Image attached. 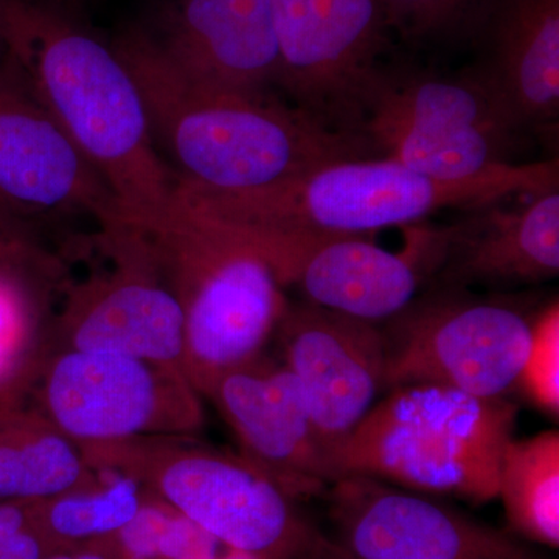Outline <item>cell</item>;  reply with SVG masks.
<instances>
[{"label": "cell", "mask_w": 559, "mask_h": 559, "mask_svg": "<svg viewBox=\"0 0 559 559\" xmlns=\"http://www.w3.org/2000/svg\"><path fill=\"white\" fill-rule=\"evenodd\" d=\"M138 84L156 148L180 187L212 193L270 189L334 162L380 157L364 132L340 130L270 91L191 79L145 31L114 43Z\"/></svg>", "instance_id": "obj_1"}, {"label": "cell", "mask_w": 559, "mask_h": 559, "mask_svg": "<svg viewBox=\"0 0 559 559\" xmlns=\"http://www.w3.org/2000/svg\"><path fill=\"white\" fill-rule=\"evenodd\" d=\"M0 36L25 86L105 180L128 224L150 229L170 218L178 179L116 49L33 0H0Z\"/></svg>", "instance_id": "obj_2"}, {"label": "cell", "mask_w": 559, "mask_h": 559, "mask_svg": "<svg viewBox=\"0 0 559 559\" xmlns=\"http://www.w3.org/2000/svg\"><path fill=\"white\" fill-rule=\"evenodd\" d=\"M558 160L499 165L462 179L411 170L389 157L334 162L270 189L212 193L180 187V207L242 229L369 237L389 227L418 226L447 207L479 209L510 194L558 189Z\"/></svg>", "instance_id": "obj_3"}, {"label": "cell", "mask_w": 559, "mask_h": 559, "mask_svg": "<svg viewBox=\"0 0 559 559\" xmlns=\"http://www.w3.org/2000/svg\"><path fill=\"white\" fill-rule=\"evenodd\" d=\"M130 241L182 308L183 373L201 396L260 358L288 300L255 250L179 202L160 226H131Z\"/></svg>", "instance_id": "obj_4"}, {"label": "cell", "mask_w": 559, "mask_h": 559, "mask_svg": "<svg viewBox=\"0 0 559 559\" xmlns=\"http://www.w3.org/2000/svg\"><path fill=\"white\" fill-rule=\"evenodd\" d=\"M518 411L440 385L393 389L330 452L333 481L367 476L474 503L498 498L499 466Z\"/></svg>", "instance_id": "obj_5"}, {"label": "cell", "mask_w": 559, "mask_h": 559, "mask_svg": "<svg viewBox=\"0 0 559 559\" xmlns=\"http://www.w3.org/2000/svg\"><path fill=\"white\" fill-rule=\"evenodd\" d=\"M81 451L92 469L138 481L226 549L285 559L311 547L294 499L241 455L187 436L83 444Z\"/></svg>", "instance_id": "obj_6"}, {"label": "cell", "mask_w": 559, "mask_h": 559, "mask_svg": "<svg viewBox=\"0 0 559 559\" xmlns=\"http://www.w3.org/2000/svg\"><path fill=\"white\" fill-rule=\"evenodd\" d=\"M524 124L476 73L377 76L362 105L360 131L382 157L440 179L481 175L511 164Z\"/></svg>", "instance_id": "obj_7"}, {"label": "cell", "mask_w": 559, "mask_h": 559, "mask_svg": "<svg viewBox=\"0 0 559 559\" xmlns=\"http://www.w3.org/2000/svg\"><path fill=\"white\" fill-rule=\"evenodd\" d=\"M32 393L35 409L80 447L191 437L204 425L201 395L178 367L120 353L53 352Z\"/></svg>", "instance_id": "obj_8"}, {"label": "cell", "mask_w": 559, "mask_h": 559, "mask_svg": "<svg viewBox=\"0 0 559 559\" xmlns=\"http://www.w3.org/2000/svg\"><path fill=\"white\" fill-rule=\"evenodd\" d=\"M385 336L384 385H440L502 399L520 381L533 323L496 301L443 296L412 304Z\"/></svg>", "instance_id": "obj_9"}, {"label": "cell", "mask_w": 559, "mask_h": 559, "mask_svg": "<svg viewBox=\"0 0 559 559\" xmlns=\"http://www.w3.org/2000/svg\"><path fill=\"white\" fill-rule=\"evenodd\" d=\"M271 7L278 86L330 127L362 132V105L380 75L389 27L380 0H271Z\"/></svg>", "instance_id": "obj_10"}, {"label": "cell", "mask_w": 559, "mask_h": 559, "mask_svg": "<svg viewBox=\"0 0 559 559\" xmlns=\"http://www.w3.org/2000/svg\"><path fill=\"white\" fill-rule=\"evenodd\" d=\"M216 226L255 250L280 285L296 286L326 310L373 323L409 307L428 267L430 230L419 224L404 227L406 250L400 253L369 237Z\"/></svg>", "instance_id": "obj_11"}, {"label": "cell", "mask_w": 559, "mask_h": 559, "mask_svg": "<svg viewBox=\"0 0 559 559\" xmlns=\"http://www.w3.org/2000/svg\"><path fill=\"white\" fill-rule=\"evenodd\" d=\"M100 245L114 267L66 290L51 320L49 355L60 349L120 353L183 373L186 329L178 299L127 242L100 235Z\"/></svg>", "instance_id": "obj_12"}, {"label": "cell", "mask_w": 559, "mask_h": 559, "mask_svg": "<svg viewBox=\"0 0 559 559\" xmlns=\"http://www.w3.org/2000/svg\"><path fill=\"white\" fill-rule=\"evenodd\" d=\"M0 201L17 213L127 223L102 176L33 97L9 55L0 70Z\"/></svg>", "instance_id": "obj_13"}, {"label": "cell", "mask_w": 559, "mask_h": 559, "mask_svg": "<svg viewBox=\"0 0 559 559\" xmlns=\"http://www.w3.org/2000/svg\"><path fill=\"white\" fill-rule=\"evenodd\" d=\"M277 331L329 460L384 385L388 342L377 323L311 301L286 307ZM330 465V463H329Z\"/></svg>", "instance_id": "obj_14"}, {"label": "cell", "mask_w": 559, "mask_h": 559, "mask_svg": "<svg viewBox=\"0 0 559 559\" xmlns=\"http://www.w3.org/2000/svg\"><path fill=\"white\" fill-rule=\"evenodd\" d=\"M331 485L333 518L353 559H535L499 530L373 477Z\"/></svg>", "instance_id": "obj_15"}, {"label": "cell", "mask_w": 559, "mask_h": 559, "mask_svg": "<svg viewBox=\"0 0 559 559\" xmlns=\"http://www.w3.org/2000/svg\"><path fill=\"white\" fill-rule=\"evenodd\" d=\"M205 399L215 404L241 448V457L290 499L333 484L299 380L285 364L257 358L223 374Z\"/></svg>", "instance_id": "obj_16"}, {"label": "cell", "mask_w": 559, "mask_h": 559, "mask_svg": "<svg viewBox=\"0 0 559 559\" xmlns=\"http://www.w3.org/2000/svg\"><path fill=\"white\" fill-rule=\"evenodd\" d=\"M182 72L227 91H270L280 49L271 0H167L150 33Z\"/></svg>", "instance_id": "obj_17"}, {"label": "cell", "mask_w": 559, "mask_h": 559, "mask_svg": "<svg viewBox=\"0 0 559 559\" xmlns=\"http://www.w3.org/2000/svg\"><path fill=\"white\" fill-rule=\"evenodd\" d=\"M481 205L473 216L433 230L430 272L451 286L516 285L557 277L559 191L521 209Z\"/></svg>", "instance_id": "obj_18"}, {"label": "cell", "mask_w": 559, "mask_h": 559, "mask_svg": "<svg viewBox=\"0 0 559 559\" xmlns=\"http://www.w3.org/2000/svg\"><path fill=\"white\" fill-rule=\"evenodd\" d=\"M491 61L481 75L524 127L559 112V0H492Z\"/></svg>", "instance_id": "obj_19"}, {"label": "cell", "mask_w": 559, "mask_h": 559, "mask_svg": "<svg viewBox=\"0 0 559 559\" xmlns=\"http://www.w3.org/2000/svg\"><path fill=\"white\" fill-rule=\"evenodd\" d=\"M57 263L39 248L0 260V409L21 406L49 356Z\"/></svg>", "instance_id": "obj_20"}, {"label": "cell", "mask_w": 559, "mask_h": 559, "mask_svg": "<svg viewBox=\"0 0 559 559\" xmlns=\"http://www.w3.org/2000/svg\"><path fill=\"white\" fill-rule=\"evenodd\" d=\"M98 479L80 444L43 412L25 404L0 409V502H38Z\"/></svg>", "instance_id": "obj_21"}, {"label": "cell", "mask_w": 559, "mask_h": 559, "mask_svg": "<svg viewBox=\"0 0 559 559\" xmlns=\"http://www.w3.org/2000/svg\"><path fill=\"white\" fill-rule=\"evenodd\" d=\"M498 498L525 538L559 546V433L511 440L499 466Z\"/></svg>", "instance_id": "obj_22"}, {"label": "cell", "mask_w": 559, "mask_h": 559, "mask_svg": "<svg viewBox=\"0 0 559 559\" xmlns=\"http://www.w3.org/2000/svg\"><path fill=\"white\" fill-rule=\"evenodd\" d=\"M100 474L92 487L33 502L51 551L116 538L135 516L148 492L120 474Z\"/></svg>", "instance_id": "obj_23"}, {"label": "cell", "mask_w": 559, "mask_h": 559, "mask_svg": "<svg viewBox=\"0 0 559 559\" xmlns=\"http://www.w3.org/2000/svg\"><path fill=\"white\" fill-rule=\"evenodd\" d=\"M124 559H221L229 551L178 510L148 495L116 538Z\"/></svg>", "instance_id": "obj_24"}, {"label": "cell", "mask_w": 559, "mask_h": 559, "mask_svg": "<svg viewBox=\"0 0 559 559\" xmlns=\"http://www.w3.org/2000/svg\"><path fill=\"white\" fill-rule=\"evenodd\" d=\"M539 409L559 414V311L555 301L533 323L532 342L520 381Z\"/></svg>", "instance_id": "obj_25"}, {"label": "cell", "mask_w": 559, "mask_h": 559, "mask_svg": "<svg viewBox=\"0 0 559 559\" xmlns=\"http://www.w3.org/2000/svg\"><path fill=\"white\" fill-rule=\"evenodd\" d=\"M389 27L412 38L441 35L488 11L492 0H380Z\"/></svg>", "instance_id": "obj_26"}, {"label": "cell", "mask_w": 559, "mask_h": 559, "mask_svg": "<svg viewBox=\"0 0 559 559\" xmlns=\"http://www.w3.org/2000/svg\"><path fill=\"white\" fill-rule=\"evenodd\" d=\"M50 551L33 502H0V559H44Z\"/></svg>", "instance_id": "obj_27"}, {"label": "cell", "mask_w": 559, "mask_h": 559, "mask_svg": "<svg viewBox=\"0 0 559 559\" xmlns=\"http://www.w3.org/2000/svg\"><path fill=\"white\" fill-rule=\"evenodd\" d=\"M17 215L20 213L0 201V260L10 259L36 248L31 238L21 230Z\"/></svg>", "instance_id": "obj_28"}, {"label": "cell", "mask_w": 559, "mask_h": 559, "mask_svg": "<svg viewBox=\"0 0 559 559\" xmlns=\"http://www.w3.org/2000/svg\"><path fill=\"white\" fill-rule=\"evenodd\" d=\"M44 559H124L114 539L50 551Z\"/></svg>", "instance_id": "obj_29"}, {"label": "cell", "mask_w": 559, "mask_h": 559, "mask_svg": "<svg viewBox=\"0 0 559 559\" xmlns=\"http://www.w3.org/2000/svg\"><path fill=\"white\" fill-rule=\"evenodd\" d=\"M221 559H260V558L252 557V555L242 554V551L229 550Z\"/></svg>", "instance_id": "obj_30"}, {"label": "cell", "mask_w": 559, "mask_h": 559, "mask_svg": "<svg viewBox=\"0 0 559 559\" xmlns=\"http://www.w3.org/2000/svg\"><path fill=\"white\" fill-rule=\"evenodd\" d=\"M7 61V47L5 43H3L2 36H0V70L3 69Z\"/></svg>", "instance_id": "obj_31"}, {"label": "cell", "mask_w": 559, "mask_h": 559, "mask_svg": "<svg viewBox=\"0 0 559 559\" xmlns=\"http://www.w3.org/2000/svg\"><path fill=\"white\" fill-rule=\"evenodd\" d=\"M349 558H352V557H349ZM352 559H353V558H352Z\"/></svg>", "instance_id": "obj_32"}]
</instances>
